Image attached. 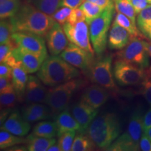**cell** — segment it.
<instances>
[{"instance_id":"obj_1","label":"cell","mask_w":151,"mask_h":151,"mask_svg":"<svg viewBox=\"0 0 151 151\" xmlns=\"http://www.w3.org/2000/svg\"><path fill=\"white\" fill-rule=\"evenodd\" d=\"M14 32H26L44 37L55 23L52 16L38 9L34 5L24 4L10 18Z\"/></svg>"},{"instance_id":"obj_2","label":"cell","mask_w":151,"mask_h":151,"mask_svg":"<svg viewBox=\"0 0 151 151\" xmlns=\"http://www.w3.org/2000/svg\"><path fill=\"white\" fill-rule=\"evenodd\" d=\"M87 132L96 146L107 150L121 132L120 119L113 113H102L92 120Z\"/></svg>"},{"instance_id":"obj_3","label":"cell","mask_w":151,"mask_h":151,"mask_svg":"<svg viewBox=\"0 0 151 151\" xmlns=\"http://www.w3.org/2000/svg\"><path fill=\"white\" fill-rule=\"evenodd\" d=\"M80 74L76 67L57 55L48 56L37 72V76L43 83L50 87L72 80Z\"/></svg>"},{"instance_id":"obj_4","label":"cell","mask_w":151,"mask_h":151,"mask_svg":"<svg viewBox=\"0 0 151 151\" xmlns=\"http://www.w3.org/2000/svg\"><path fill=\"white\" fill-rule=\"evenodd\" d=\"M115 9V4L104 9L102 13L89 24L90 40L97 55H101L106 48L108 32Z\"/></svg>"},{"instance_id":"obj_5","label":"cell","mask_w":151,"mask_h":151,"mask_svg":"<svg viewBox=\"0 0 151 151\" xmlns=\"http://www.w3.org/2000/svg\"><path fill=\"white\" fill-rule=\"evenodd\" d=\"M81 83L82 81L79 79H72L49 88L45 104L54 113H59L65 110L73 93L81 86Z\"/></svg>"},{"instance_id":"obj_6","label":"cell","mask_w":151,"mask_h":151,"mask_svg":"<svg viewBox=\"0 0 151 151\" xmlns=\"http://www.w3.org/2000/svg\"><path fill=\"white\" fill-rule=\"evenodd\" d=\"M113 73L115 80L120 86H134L142 83L148 76V72L131 62L118 59L114 62Z\"/></svg>"},{"instance_id":"obj_7","label":"cell","mask_w":151,"mask_h":151,"mask_svg":"<svg viewBox=\"0 0 151 151\" xmlns=\"http://www.w3.org/2000/svg\"><path fill=\"white\" fill-rule=\"evenodd\" d=\"M113 56L107 54L100 57L89 69V76L92 82L99 84L108 90L116 89L112 69Z\"/></svg>"},{"instance_id":"obj_8","label":"cell","mask_w":151,"mask_h":151,"mask_svg":"<svg viewBox=\"0 0 151 151\" xmlns=\"http://www.w3.org/2000/svg\"><path fill=\"white\" fill-rule=\"evenodd\" d=\"M118 59L131 62L143 69L149 66V55L146 49V41L140 39H131L122 51L117 53Z\"/></svg>"},{"instance_id":"obj_9","label":"cell","mask_w":151,"mask_h":151,"mask_svg":"<svg viewBox=\"0 0 151 151\" xmlns=\"http://www.w3.org/2000/svg\"><path fill=\"white\" fill-rule=\"evenodd\" d=\"M86 21H81L76 24L67 22L63 25V29L69 42L74 43L83 48L90 53L94 54V48L90 43V30Z\"/></svg>"},{"instance_id":"obj_10","label":"cell","mask_w":151,"mask_h":151,"mask_svg":"<svg viewBox=\"0 0 151 151\" xmlns=\"http://www.w3.org/2000/svg\"><path fill=\"white\" fill-rule=\"evenodd\" d=\"M11 55L16 61V67H21L27 73L38 72L43 62L48 57V55L35 53L20 47L13 49Z\"/></svg>"},{"instance_id":"obj_11","label":"cell","mask_w":151,"mask_h":151,"mask_svg":"<svg viewBox=\"0 0 151 151\" xmlns=\"http://www.w3.org/2000/svg\"><path fill=\"white\" fill-rule=\"evenodd\" d=\"M60 56L65 61L83 71H88L93 63V54L74 43H68Z\"/></svg>"},{"instance_id":"obj_12","label":"cell","mask_w":151,"mask_h":151,"mask_svg":"<svg viewBox=\"0 0 151 151\" xmlns=\"http://www.w3.org/2000/svg\"><path fill=\"white\" fill-rule=\"evenodd\" d=\"M12 39L17 47L38 54L48 55L46 42L41 36L26 32H16Z\"/></svg>"},{"instance_id":"obj_13","label":"cell","mask_w":151,"mask_h":151,"mask_svg":"<svg viewBox=\"0 0 151 151\" xmlns=\"http://www.w3.org/2000/svg\"><path fill=\"white\" fill-rule=\"evenodd\" d=\"M47 47L51 55H58L68 45V39L63 27L55 22L46 36Z\"/></svg>"},{"instance_id":"obj_14","label":"cell","mask_w":151,"mask_h":151,"mask_svg":"<svg viewBox=\"0 0 151 151\" xmlns=\"http://www.w3.org/2000/svg\"><path fill=\"white\" fill-rule=\"evenodd\" d=\"M71 113L80 124L79 132L83 134L88 130L92 120L97 116L98 110L81 99L73 106Z\"/></svg>"},{"instance_id":"obj_15","label":"cell","mask_w":151,"mask_h":151,"mask_svg":"<svg viewBox=\"0 0 151 151\" xmlns=\"http://www.w3.org/2000/svg\"><path fill=\"white\" fill-rule=\"evenodd\" d=\"M43 84L38 76H29L24 91V101L28 104L46 103L48 89Z\"/></svg>"},{"instance_id":"obj_16","label":"cell","mask_w":151,"mask_h":151,"mask_svg":"<svg viewBox=\"0 0 151 151\" xmlns=\"http://www.w3.org/2000/svg\"><path fill=\"white\" fill-rule=\"evenodd\" d=\"M109 96L108 89L96 83L86 88L81 99L98 110L108 101Z\"/></svg>"},{"instance_id":"obj_17","label":"cell","mask_w":151,"mask_h":151,"mask_svg":"<svg viewBox=\"0 0 151 151\" xmlns=\"http://www.w3.org/2000/svg\"><path fill=\"white\" fill-rule=\"evenodd\" d=\"M30 124L26 121L22 116H20L18 111H14L6 119L3 124L1 125V129L11 132L19 137H24L29 133Z\"/></svg>"},{"instance_id":"obj_18","label":"cell","mask_w":151,"mask_h":151,"mask_svg":"<svg viewBox=\"0 0 151 151\" xmlns=\"http://www.w3.org/2000/svg\"><path fill=\"white\" fill-rule=\"evenodd\" d=\"M131 40L129 33L126 29L113 21L108 36L109 48L111 50H121Z\"/></svg>"},{"instance_id":"obj_19","label":"cell","mask_w":151,"mask_h":151,"mask_svg":"<svg viewBox=\"0 0 151 151\" xmlns=\"http://www.w3.org/2000/svg\"><path fill=\"white\" fill-rule=\"evenodd\" d=\"M22 116L26 121L37 122L50 118V110L46 105L39 103H31L24 108Z\"/></svg>"},{"instance_id":"obj_20","label":"cell","mask_w":151,"mask_h":151,"mask_svg":"<svg viewBox=\"0 0 151 151\" xmlns=\"http://www.w3.org/2000/svg\"><path fill=\"white\" fill-rule=\"evenodd\" d=\"M55 123L58 129V137L67 132L73 130L79 131L80 129V124L68 109H65L57 115Z\"/></svg>"},{"instance_id":"obj_21","label":"cell","mask_w":151,"mask_h":151,"mask_svg":"<svg viewBox=\"0 0 151 151\" xmlns=\"http://www.w3.org/2000/svg\"><path fill=\"white\" fill-rule=\"evenodd\" d=\"M143 116L140 110H137L132 114L128 124L127 131L125 132L135 143L139 145V141L143 134Z\"/></svg>"},{"instance_id":"obj_22","label":"cell","mask_w":151,"mask_h":151,"mask_svg":"<svg viewBox=\"0 0 151 151\" xmlns=\"http://www.w3.org/2000/svg\"><path fill=\"white\" fill-rule=\"evenodd\" d=\"M28 78L29 76H27V73L21 67H17L13 68L11 82L16 90L18 99H21L24 97Z\"/></svg>"},{"instance_id":"obj_23","label":"cell","mask_w":151,"mask_h":151,"mask_svg":"<svg viewBox=\"0 0 151 151\" xmlns=\"http://www.w3.org/2000/svg\"><path fill=\"white\" fill-rule=\"evenodd\" d=\"M55 143L56 139L54 138L41 137L31 134L27 137V150L46 151Z\"/></svg>"},{"instance_id":"obj_24","label":"cell","mask_w":151,"mask_h":151,"mask_svg":"<svg viewBox=\"0 0 151 151\" xmlns=\"http://www.w3.org/2000/svg\"><path fill=\"white\" fill-rule=\"evenodd\" d=\"M18 95L14 88L0 93V104H1V122L5 121L6 116L11 109L14 108L16 104Z\"/></svg>"},{"instance_id":"obj_25","label":"cell","mask_w":151,"mask_h":151,"mask_svg":"<svg viewBox=\"0 0 151 151\" xmlns=\"http://www.w3.org/2000/svg\"><path fill=\"white\" fill-rule=\"evenodd\" d=\"M139 145L137 144L132 140L127 135L124 133L121 136H119L116 141L113 142L110 146L107 148V150L112 151H131V150H139Z\"/></svg>"},{"instance_id":"obj_26","label":"cell","mask_w":151,"mask_h":151,"mask_svg":"<svg viewBox=\"0 0 151 151\" xmlns=\"http://www.w3.org/2000/svg\"><path fill=\"white\" fill-rule=\"evenodd\" d=\"M32 134L38 137L46 138H53L58 136L55 122L41 121L38 122L33 128Z\"/></svg>"},{"instance_id":"obj_27","label":"cell","mask_w":151,"mask_h":151,"mask_svg":"<svg viewBox=\"0 0 151 151\" xmlns=\"http://www.w3.org/2000/svg\"><path fill=\"white\" fill-rule=\"evenodd\" d=\"M27 143V139L22 137H19L11 133V132L1 129L0 132V148L3 149L10 148L16 145Z\"/></svg>"},{"instance_id":"obj_28","label":"cell","mask_w":151,"mask_h":151,"mask_svg":"<svg viewBox=\"0 0 151 151\" xmlns=\"http://www.w3.org/2000/svg\"><path fill=\"white\" fill-rule=\"evenodd\" d=\"M114 22L127 30L131 37V39H136L141 35L137 27V24L134 23L131 19L125 15L118 12L115 18Z\"/></svg>"},{"instance_id":"obj_29","label":"cell","mask_w":151,"mask_h":151,"mask_svg":"<svg viewBox=\"0 0 151 151\" xmlns=\"http://www.w3.org/2000/svg\"><path fill=\"white\" fill-rule=\"evenodd\" d=\"M19 0H0V18H10L20 9Z\"/></svg>"},{"instance_id":"obj_30","label":"cell","mask_w":151,"mask_h":151,"mask_svg":"<svg viewBox=\"0 0 151 151\" xmlns=\"http://www.w3.org/2000/svg\"><path fill=\"white\" fill-rule=\"evenodd\" d=\"M137 24L139 30L146 37L151 29V4L147 6L138 14Z\"/></svg>"},{"instance_id":"obj_31","label":"cell","mask_w":151,"mask_h":151,"mask_svg":"<svg viewBox=\"0 0 151 151\" xmlns=\"http://www.w3.org/2000/svg\"><path fill=\"white\" fill-rule=\"evenodd\" d=\"M115 4V9L117 12L127 16L131 19L134 23L136 22V13L134 6L132 3V0H113Z\"/></svg>"},{"instance_id":"obj_32","label":"cell","mask_w":151,"mask_h":151,"mask_svg":"<svg viewBox=\"0 0 151 151\" xmlns=\"http://www.w3.org/2000/svg\"><path fill=\"white\" fill-rule=\"evenodd\" d=\"M79 8L83 11L86 15V22L88 25L92 20L99 16L104 11V9L101 7L88 1H85L84 2H83Z\"/></svg>"},{"instance_id":"obj_33","label":"cell","mask_w":151,"mask_h":151,"mask_svg":"<svg viewBox=\"0 0 151 151\" xmlns=\"http://www.w3.org/2000/svg\"><path fill=\"white\" fill-rule=\"evenodd\" d=\"M13 26L10 20L6 19L1 20L0 22V43L1 44H9L14 43L15 42L12 39V35L14 34Z\"/></svg>"},{"instance_id":"obj_34","label":"cell","mask_w":151,"mask_h":151,"mask_svg":"<svg viewBox=\"0 0 151 151\" xmlns=\"http://www.w3.org/2000/svg\"><path fill=\"white\" fill-rule=\"evenodd\" d=\"M61 0H32V4L38 9L52 16L60 7Z\"/></svg>"},{"instance_id":"obj_35","label":"cell","mask_w":151,"mask_h":151,"mask_svg":"<svg viewBox=\"0 0 151 151\" xmlns=\"http://www.w3.org/2000/svg\"><path fill=\"white\" fill-rule=\"evenodd\" d=\"M94 143L90 139V138L80 133L76 136L73 141L71 150L73 151H87L92 150L93 149Z\"/></svg>"},{"instance_id":"obj_36","label":"cell","mask_w":151,"mask_h":151,"mask_svg":"<svg viewBox=\"0 0 151 151\" xmlns=\"http://www.w3.org/2000/svg\"><path fill=\"white\" fill-rule=\"evenodd\" d=\"M76 137V131H69L62 134L59 137L58 144L62 151L71 150L72 145Z\"/></svg>"},{"instance_id":"obj_37","label":"cell","mask_w":151,"mask_h":151,"mask_svg":"<svg viewBox=\"0 0 151 151\" xmlns=\"http://www.w3.org/2000/svg\"><path fill=\"white\" fill-rule=\"evenodd\" d=\"M72 9H73L69 8V7L62 6V8L58 9L52 15V17L57 22H58L61 25H64L67 22L68 18H69Z\"/></svg>"},{"instance_id":"obj_38","label":"cell","mask_w":151,"mask_h":151,"mask_svg":"<svg viewBox=\"0 0 151 151\" xmlns=\"http://www.w3.org/2000/svg\"><path fill=\"white\" fill-rule=\"evenodd\" d=\"M86 15L80 8L73 9L71 11L67 22L71 24H76L81 21H86Z\"/></svg>"},{"instance_id":"obj_39","label":"cell","mask_w":151,"mask_h":151,"mask_svg":"<svg viewBox=\"0 0 151 151\" xmlns=\"http://www.w3.org/2000/svg\"><path fill=\"white\" fill-rule=\"evenodd\" d=\"M17 46L14 43L9 44H1L0 46V62H4L7 57L11 54L13 49L16 48Z\"/></svg>"},{"instance_id":"obj_40","label":"cell","mask_w":151,"mask_h":151,"mask_svg":"<svg viewBox=\"0 0 151 151\" xmlns=\"http://www.w3.org/2000/svg\"><path fill=\"white\" fill-rule=\"evenodd\" d=\"M13 68L5 62H1L0 65V77L10 78H12Z\"/></svg>"},{"instance_id":"obj_41","label":"cell","mask_w":151,"mask_h":151,"mask_svg":"<svg viewBox=\"0 0 151 151\" xmlns=\"http://www.w3.org/2000/svg\"><path fill=\"white\" fill-rule=\"evenodd\" d=\"M84 2V0H61L60 4V7L67 6L71 9L78 8Z\"/></svg>"},{"instance_id":"obj_42","label":"cell","mask_w":151,"mask_h":151,"mask_svg":"<svg viewBox=\"0 0 151 151\" xmlns=\"http://www.w3.org/2000/svg\"><path fill=\"white\" fill-rule=\"evenodd\" d=\"M139 148H140L141 150H151V141L144 133L141 136L140 141H139Z\"/></svg>"},{"instance_id":"obj_43","label":"cell","mask_w":151,"mask_h":151,"mask_svg":"<svg viewBox=\"0 0 151 151\" xmlns=\"http://www.w3.org/2000/svg\"><path fill=\"white\" fill-rule=\"evenodd\" d=\"M11 80V79L10 78L0 77V93L14 88V86H13Z\"/></svg>"},{"instance_id":"obj_44","label":"cell","mask_w":151,"mask_h":151,"mask_svg":"<svg viewBox=\"0 0 151 151\" xmlns=\"http://www.w3.org/2000/svg\"><path fill=\"white\" fill-rule=\"evenodd\" d=\"M132 3L134 6L137 14H139L149 4L147 0H132Z\"/></svg>"},{"instance_id":"obj_45","label":"cell","mask_w":151,"mask_h":151,"mask_svg":"<svg viewBox=\"0 0 151 151\" xmlns=\"http://www.w3.org/2000/svg\"><path fill=\"white\" fill-rule=\"evenodd\" d=\"M90 1V2L99 6L104 9L115 4L113 0H84V1Z\"/></svg>"},{"instance_id":"obj_46","label":"cell","mask_w":151,"mask_h":151,"mask_svg":"<svg viewBox=\"0 0 151 151\" xmlns=\"http://www.w3.org/2000/svg\"><path fill=\"white\" fill-rule=\"evenodd\" d=\"M151 127V106L148 109V111L145 113L143 116V130L145 132L148 128Z\"/></svg>"},{"instance_id":"obj_47","label":"cell","mask_w":151,"mask_h":151,"mask_svg":"<svg viewBox=\"0 0 151 151\" xmlns=\"http://www.w3.org/2000/svg\"><path fill=\"white\" fill-rule=\"evenodd\" d=\"M142 94L149 104L151 106V89L147 88L146 86H143Z\"/></svg>"},{"instance_id":"obj_48","label":"cell","mask_w":151,"mask_h":151,"mask_svg":"<svg viewBox=\"0 0 151 151\" xmlns=\"http://www.w3.org/2000/svg\"><path fill=\"white\" fill-rule=\"evenodd\" d=\"M48 151H62L58 143H55L48 148Z\"/></svg>"},{"instance_id":"obj_49","label":"cell","mask_w":151,"mask_h":151,"mask_svg":"<svg viewBox=\"0 0 151 151\" xmlns=\"http://www.w3.org/2000/svg\"><path fill=\"white\" fill-rule=\"evenodd\" d=\"M146 49L149 55L151 57V42H147L146 41Z\"/></svg>"},{"instance_id":"obj_50","label":"cell","mask_w":151,"mask_h":151,"mask_svg":"<svg viewBox=\"0 0 151 151\" xmlns=\"http://www.w3.org/2000/svg\"><path fill=\"white\" fill-rule=\"evenodd\" d=\"M143 133H144L149 138V139L151 141V127L148 128V129L146 130V131L143 132Z\"/></svg>"},{"instance_id":"obj_51","label":"cell","mask_w":151,"mask_h":151,"mask_svg":"<svg viewBox=\"0 0 151 151\" xmlns=\"http://www.w3.org/2000/svg\"><path fill=\"white\" fill-rule=\"evenodd\" d=\"M146 37L148 38V39H150V40L151 41V29L150 30V31L148 32V33H147V35H146Z\"/></svg>"},{"instance_id":"obj_52","label":"cell","mask_w":151,"mask_h":151,"mask_svg":"<svg viewBox=\"0 0 151 151\" xmlns=\"http://www.w3.org/2000/svg\"><path fill=\"white\" fill-rule=\"evenodd\" d=\"M147 1H148L149 4H151V0H147Z\"/></svg>"},{"instance_id":"obj_53","label":"cell","mask_w":151,"mask_h":151,"mask_svg":"<svg viewBox=\"0 0 151 151\" xmlns=\"http://www.w3.org/2000/svg\"><path fill=\"white\" fill-rule=\"evenodd\" d=\"M150 75H151V67L150 68Z\"/></svg>"}]
</instances>
